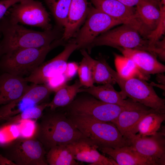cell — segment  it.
Masks as SVG:
<instances>
[{"instance_id":"cell-8","label":"cell","mask_w":165,"mask_h":165,"mask_svg":"<svg viewBox=\"0 0 165 165\" xmlns=\"http://www.w3.org/2000/svg\"><path fill=\"white\" fill-rule=\"evenodd\" d=\"M5 16L13 23L39 27L44 31L52 28L49 13L38 1L21 0L10 7Z\"/></svg>"},{"instance_id":"cell-26","label":"cell","mask_w":165,"mask_h":165,"mask_svg":"<svg viewBox=\"0 0 165 165\" xmlns=\"http://www.w3.org/2000/svg\"><path fill=\"white\" fill-rule=\"evenodd\" d=\"M114 57L116 72L120 76L125 79L136 77L145 80L148 79L149 77L142 74L132 60L116 54H114Z\"/></svg>"},{"instance_id":"cell-29","label":"cell","mask_w":165,"mask_h":165,"mask_svg":"<svg viewBox=\"0 0 165 165\" xmlns=\"http://www.w3.org/2000/svg\"><path fill=\"white\" fill-rule=\"evenodd\" d=\"M105 59L96 60L93 59V74L94 83L112 85L116 82L110 73Z\"/></svg>"},{"instance_id":"cell-3","label":"cell","mask_w":165,"mask_h":165,"mask_svg":"<svg viewBox=\"0 0 165 165\" xmlns=\"http://www.w3.org/2000/svg\"><path fill=\"white\" fill-rule=\"evenodd\" d=\"M64 41L61 38L47 46L21 49L9 52L1 57L0 70L15 75L28 76L43 63L50 51L63 45Z\"/></svg>"},{"instance_id":"cell-21","label":"cell","mask_w":165,"mask_h":165,"mask_svg":"<svg viewBox=\"0 0 165 165\" xmlns=\"http://www.w3.org/2000/svg\"><path fill=\"white\" fill-rule=\"evenodd\" d=\"M153 110L151 108L125 110L120 113L116 120L112 123L121 134L127 138L131 134H136L138 132L137 127L141 119L145 114Z\"/></svg>"},{"instance_id":"cell-28","label":"cell","mask_w":165,"mask_h":165,"mask_svg":"<svg viewBox=\"0 0 165 165\" xmlns=\"http://www.w3.org/2000/svg\"><path fill=\"white\" fill-rule=\"evenodd\" d=\"M80 51L83 57L79 66L78 71L79 80L82 86L88 87L93 86L94 83L93 74V59L84 49H82Z\"/></svg>"},{"instance_id":"cell-40","label":"cell","mask_w":165,"mask_h":165,"mask_svg":"<svg viewBox=\"0 0 165 165\" xmlns=\"http://www.w3.org/2000/svg\"><path fill=\"white\" fill-rule=\"evenodd\" d=\"M159 8L161 0H145Z\"/></svg>"},{"instance_id":"cell-1","label":"cell","mask_w":165,"mask_h":165,"mask_svg":"<svg viewBox=\"0 0 165 165\" xmlns=\"http://www.w3.org/2000/svg\"><path fill=\"white\" fill-rule=\"evenodd\" d=\"M61 28L56 26L43 31L29 29L10 21L4 15L0 20V32L3 36L0 42V57L15 50L48 46L62 38Z\"/></svg>"},{"instance_id":"cell-17","label":"cell","mask_w":165,"mask_h":165,"mask_svg":"<svg viewBox=\"0 0 165 165\" xmlns=\"http://www.w3.org/2000/svg\"><path fill=\"white\" fill-rule=\"evenodd\" d=\"M123 56L130 58L135 63L140 71L149 77L151 74L162 73L165 66L159 62L155 55L146 51L119 48L117 49Z\"/></svg>"},{"instance_id":"cell-35","label":"cell","mask_w":165,"mask_h":165,"mask_svg":"<svg viewBox=\"0 0 165 165\" xmlns=\"http://www.w3.org/2000/svg\"><path fill=\"white\" fill-rule=\"evenodd\" d=\"M79 65L75 62L67 63L65 69L63 73L68 80L73 78L78 72Z\"/></svg>"},{"instance_id":"cell-10","label":"cell","mask_w":165,"mask_h":165,"mask_svg":"<svg viewBox=\"0 0 165 165\" xmlns=\"http://www.w3.org/2000/svg\"><path fill=\"white\" fill-rule=\"evenodd\" d=\"M66 106L69 115H87L98 120L112 123L116 120L122 111L127 110L87 95L76 98Z\"/></svg>"},{"instance_id":"cell-27","label":"cell","mask_w":165,"mask_h":165,"mask_svg":"<svg viewBox=\"0 0 165 165\" xmlns=\"http://www.w3.org/2000/svg\"><path fill=\"white\" fill-rule=\"evenodd\" d=\"M53 16L57 25L64 28L71 0H43Z\"/></svg>"},{"instance_id":"cell-37","label":"cell","mask_w":165,"mask_h":165,"mask_svg":"<svg viewBox=\"0 0 165 165\" xmlns=\"http://www.w3.org/2000/svg\"><path fill=\"white\" fill-rule=\"evenodd\" d=\"M165 38L162 40H159L155 45L154 48V54L158 55L163 60L165 59Z\"/></svg>"},{"instance_id":"cell-5","label":"cell","mask_w":165,"mask_h":165,"mask_svg":"<svg viewBox=\"0 0 165 165\" xmlns=\"http://www.w3.org/2000/svg\"><path fill=\"white\" fill-rule=\"evenodd\" d=\"M107 68L124 98L127 97L154 110L165 112V99L159 97L152 85L145 80L136 77L123 78L107 63Z\"/></svg>"},{"instance_id":"cell-33","label":"cell","mask_w":165,"mask_h":165,"mask_svg":"<svg viewBox=\"0 0 165 165\" xmlns=\"http://www.w3.org/2000/svg\"><path fill=\"white\" fill-rule=\"evenodd\" d=\"M20 132V137L30 138L35 137L37 126L35 122L32 119L22 120L18 124Z\"/></svg>"},{"instance_id":"cell-32","label":"cell","mask_w":165,"mask_h":165,"mask_svg":"<svg viewBox=\"0 0 165 165\" xmlns=\"http://www.w3.org/2000/svg\"><path fill=\"white\" fill-rule=\"evenodd\" d=\"M159 8L160 11V16L158 23L155 28L146 37L153 53L155 44L165 32V5H160Z\"/></svg>"},{"instance_id":"cell-39","label":"cell","mask_w":165,"mask_h":165,"mask_svg":"<svg viewBox=\"0 0 165 165\" xmlns=\"http://www.w3.org/2000/svg\"><path fill=\"white\" fill-rule=\"evenodd\" d=\"M16 165L15 163L0 154V165Z\"/></svg>"},{"instance_id":"cell-38","label":"cell","mask_w":165,"mask_h":165,"mask_svg":"<svg viewBox=\"0 0 165 165\" xmlns=\"http://www.w3.org/2000/svg\"><path fill=\"white\" fill-rule=\"evenodd\" d=\"M123 4L130 7L136 6L141 0H116Z\"/></svg>"},{"instance_id":"cell-30","label":"cell","mask_w":165,"mask_h":165,"mask_svg":"<svg viewBox=\"0 0 165 165\" xmlns=\"http://www.w3.org/2000/svg\"><path fill=\"white\" fill-rule=\"evenodd\" d=\"M48 103L43 102L28 108L17 115L8 118L5 121L10 123L18 124L24 120L38 119L42 116L43 112L47 107Z\"/></svg>"},{"instance_id":"cell-34","label":"cell","mask_w":165,"mask_h":165,"mask_svg":"<svg viewBox=\"0 0 165 165\" xmlns=\"http://www.w3.org/2000/svg\"><path fill=\"white\" fill-rule=\"evenodd\" d=\"M68 80L64 74L55 76L49 79L43 84L52 92L55 93L66 84Z\"/></svg>"},{"instance_id":"cell-11","label":"cell","mask_w":165,"mask_h":165,"mask_svg":"<svg viewBox=\"0 0 165 165\" xmlns=\"http://www.w3.org/2000/svg\"><path fill=\"white\" fill-rule=\"evenodd\" d=\"M52 92L44 84L33 83L20 97L0 107V122L39 104L47 99Z\"/></svg>"},{"instance_id":"cell-22","label":"cell","mask_w":165,"mask_h":165,"mask_svg":"<svg viewBox=\"0 0 165 165\" xmlns=\"http://www.w3.org/2000/svg\"><path fill=\"white\" fill-rule=\"evenodd\" d=\"M135 9L138 19L149 33L155 28L160 19L159 8L145 0H141Z\"/></svg>"},{"instance_id":"cell-24","label":"cell","mask_w":165,"mask_h":165,"mask_svg":"<svg viewBox=\"0 0 165 165\" xmlns=\"http://www.w3.org/2000/svg\"><path fill=\"white\" fill-rule=\"evenodd\" d=\"M82 86L78 79L71 85H65L55 93L53 98L48 102L47 107L53 111L57 108L68 105L74 99L79 89Z\"/></svg>"},{"instance_id":"cell-13","label":"cell","mask_w":165,"mask_h":165,"mask_svg":"<svg viewBox=\"0 0 165 165\" xmlns=\"http://www.w3.org/2000/svg\"><path fill=\"white\" fill-rule=\"evenodd\" d=\"M134 149L157 165H165V138L163 131L151 136L131 134L127 138Z\"/></svg>"},{"instance_id":"cell-6","label":"cell","mask_w":165,"mask_h":165,"mask_svg":"<svg viewBox=\"0 0 165 165\" xmlns=\"http://www.w3.org/2000/svg\"><path fill=\"white\" fill-rule=\"evenodd\" d=\"M139 32L125 24L110 29L97 37L91 44L89 50L95 46H106L117 48L142 50L153 54L147 39L142 38Z\"/></svg>"},{"instance_id":"cell-31","label":"cell","mask_w":165,"mask_h":165,"mask_svg":"<svg viewBox=\"0 0 165 165\" xmlns=\"http://www.w3.org/2000/svg\"><path fill=\"white\" fill-rule=\"evenodd\" d=\"M20 137L18 124L6 122L0 125V147L6 146Z\"/></svg>"},{"instance_id":"cell-15","label":"cell","mask_w":165,"mask_h":165,"mask_svg":"<svg viewBox=\"0 0 165 165\" xmlns=\"http://www.w3.org/2000/svg\"><path fill=\"white\" fill-rule=\"evenodd\" d=\"M85 92L104 102L118 105L127 110L145 109L149 108L131 100H125L120 92L116 91L110 84L85 88H80L78 93Z\"/></svg>"},{"instance_id":"cell-19","label":"cell","mask_w":165,"mask_h":165,"mask_svg":"<svg viewBox=\"0 0 165 165\" xmlns=\"http://www.w3.org/2000/svg\"><path fill=\"white\" fill-rule=\"evenodd\" d=\"M88 0H71L62 38L67 40L72 37L84 23L88 15Z\"/></svg>"},{"instance_id":"cell-14","label":"cell","mask_w":165,"mask_h":165,"mask_svg":"<svg viewBox=\"0 0 165 165\" xmlns=\"http://www.w3.org/2000/svg\"><path fill=\"white\" fill-rule=\"evenodd\" d=\"M94 7L112 17L136 30L143 37L149 32L136 14L134 7L128 6L116 0H90Z\"/></svg>"},{"instance_id":"cell-18","label":"cell","mask_w":165,"mask_h":165,"mask_svg":"<svg viewBox=\"0 0 165 165\" xmlns=\"http://www.w3.org/2000/svg\"><path fill=\"white\" fill-rule=\"evenodd\" d=\"M23 77L4 72L0 75V105H4L20 97L29 86Z\"/></svg>"},{"instance_id":"cell-2","label":"cell","mask_w":165,"mask_h":165,"mask_svg":"<svg viewBox=\"0 0 165 165\" xmlns=\"http://www.w3.org/2000/svg\"><path fill=\"white\" fill-rule=\"evenodd\" d=\"M41 117L34 137L47 150L56 145L71 144L86 138L64 114L52 112Z\"/></svg>"},{"instance_id":"cell-16","label":"cell","mask_w":165,"mask_h":165,"mask_svg":"<svg viewBox=\"0 0 165 165\" xmlns=\"http://www.w3.org/2000/svg\"><path fill=\"white\" fill-rule=\"evenodd\" d=\"M76 160L93 165H118L112 158L106 157L97 151L98 146L90 140L84 138L68 145Z\"/></svg>"},{"instance_id":"cell-4","label":"cell","mask_w":165,"mask_h":165,"mask_svg":"<svg viewBox=\"0 0 165 165\" xmlns=\"http://www.w3.org/2000/svg\"><path fill=\"white\" fill-rule=\"evenodd\" d=\"M68 117L85 138L99 147L116 148L130 145L128 140L112 123L86 115H69Z\"/></svg>"},{"instance_id":"cell-25","label":"cell","mask_w":165,"mask_h":165,"mask_svg":"<svg viewBox=\"0 0 165 165\" xmlns=\"http://www.w3.org/2000/svg\"><path fill=\"white\" fill-rule=\"evenodd\" d=\"M46 160L50 165L78 164L74 159L68 145H56L52 147L46 155Z\"/></svg>"},{"instance_id":"cell-36","label":"cell","mask_w":165,"mask_h":165,"mask_svg":"<svg viewBox=\"0 0 165 165\" xmlns=\"http://www.w3.org/2000/svg\"><path fill=\"white\" fill-rule=\"evenodd\" d=\"M21 0H1L0 1V20L5 15L8 9L13 5Z\"/></svg>"},{"instance_id":"cell-20","label":"cell","mask_w":165,"mask_h":165,"mask_svg":"<svg viewBox=\"0 0 165 165\" xmlns=\"http://www.w3.org/2000/svg\"><path fill=\"white\" fill-rule=\"evenodd\" d=\"M98 149L110 156L118 165H157L130 145L116 148L99 147Z\"/></svg>"},{"instance_id":"cell-7","label":"cell","mask_w":165,"mask_h":165,"mask_svg":"<svg viewBox=\"0 0 165 165\" xmlns=\"http://www.w3.org/2000/svg\"><path fill=\"white\" fill-rule=\"evenodd\" d=\"M4 156L16 165H47L42 144L34 137H19L3 148Z\"/></svg>"},{"instance_id":"cell-9","label":"cell","mask_w":165,"mask_h":165,"mask_svg":"<svg viewBox=\"0 0 165 165\" xmlns=\"http://www.w3.org/2000/svg\"><path fill=\"white\" fill-rule=\"evenodd\" d=\"M122 23L89 4L87 16L82 27L73 40L78 49L90 47L94 40L101 34Z\"/></svg>"},{"instance_id":"cell-12","label":"cell","mask_w":165,"mask_h":165,"mask_svg":"<svg viewBox=\"0 0 165 165\" xmlns=\"http://www.w3.org/2000/svg\"><path fill=\"white\" fill-rule=\"evenodd\" d=\"M78 49L77 44L72 40L67 44L63 50L55 57L42 63L30 75L24 78L27 82L44 84L49 79L63 74L68 60L72 53Z\"/></svg>"},{"instance_id":"cell-23","label":"cell","mask_w":165,"mask_h":165,"mask_svg":"<svg viewBox=\"0 0 165 165\" xmlns=\"http://www.w3.org/2000/svg\"><path fill=\"white\" fill-rule=\"evenodd\" d=\"M165 119V112L152 110L144 116L139 122L137 127L138 134L142 136L155 134Z\"/></svg>"}]
</instances>
